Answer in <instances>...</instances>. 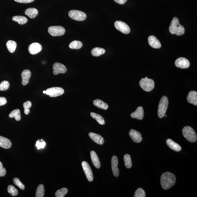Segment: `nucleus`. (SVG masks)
<instances>
[{
  "label": "nucleus",
  "instance_id": "f257e3e1",
  "mask_svg": "<svg viewBox=\"0 0 197 197\" xmlns=\"http://www.w3.org/2000/svg\"><path fill=\"white\" fill-rule=\"evenodd\" d=\"M176 182L175 176L170 172H165L161 177L160 183L162 189H168L175 184Z\"/></svg>",
  "mask_w": 197,
  "mask_h": 197
},
{
  "label": "nucleus",
  "instance_id": "f03ea898",
  "mask_svg": "<svg viewBox=\"0 0 197 197\" xmlns=\"http://www.w3.org/2000/svg\"><path fill=\"white\" fill-rule=\"evenodd\" d=\"M169 32L177 36L182 35L185 33V29L180 24L179 21L176 17H174L169 27Z\"/></svg>",
  "mask_w": 197,
  "mask_h": 197
},
{
  "label": "nucleus",
  "instance_id": "7ed1b4c3",
  "mask_svg": "<svg viewBox=\"0 0 197 197\" xmlns=\"http://www.w3.org/2000/svg\"><path fill=\"white\" fill-rule=\"evenodd\" d=\"M182 133L183 136L191 142H195L197 141V136L195 131L191 127L185 126L183 128Z\"/></svg>",
  "mask_w": 197,
  "mask_h": 197
},
{
  "label": "nucleus",
  "instance_id": "20e7f679",
  "mask_svg": "<svg viewBox=\"0 0 197 197\" xmlns=\"http://www.w3.org/2000/svg\"><path fill=\"white\" fill-rule=\"evenodd\" d=\"M168 98L166 96H163L161 99L158 107V115L160 118H162L165 116L168 107Z\"/></svg>",
  "mask_w": 197,
  "mask_h": 197
},
{
  "label": "nucleus",
  "instance_id": "39448f33",
  "mask_svg": "<svg viewBox=\"0 0 197 197\" xmlns=\"http://www.w3.org/2000/svg\"><path fill=\"white\" fill-rule=\"evenodd\" d=\"M140 87L145 91L150 92L155 87V82L152 79L147 78H142L140 81Z\"/></svg>",
  "mask_w": 197,
  "mask_h": 197
},
{
  "label": "nucleus",
  "instance_id": "423d86ee",
  "mask_svg": "<svg viewBox=\"0 0 197 197\" xmlns=\"http://www.w3.org/2000/svg\"><path fill=\"white\" fill-rule=\"evenodd\" d=\"M68 15L71 19L77 21H83L87 18V15L85 13L79 10H70Z\"/></svg>",
  "mask_w": 197,
  "mask_h": 197
},
{
  "label": "nucleus",
  "instance_id": "0eeeda50",
  "mask_svg": "<svg viewBox=\"0 0 197 197\" xmlns=\"http://www.w3.org/2000/svg\"><path fill=\"white\" fill-rule=\"evenodd\" d=\"M48 32L52 36H60L64 35L65 30L62 26H52L49 27L48 29Z\"/></svg>",
  "mask_w": 197,
  "mask_h": 197
},
{
  "label": "nucleus",
  "instance_id": "6e6552de",
  "mask_svg": "<svg viewBox=\"0 0 197 197\" xmlns=\"http://www.w3.org/2000/svg\"><path fill=\"white\" fill-rule=\"evenodd\" d=\"M45 91V94L51 97H56L62 96L64 92V90L63 88L58 87L49 88Z\"/></svg>",
  "mask_w": 197,
  "mask_h": 197
},
{
  "label": "nucleus",
  "instance_id": "1a4fd4ad",
  "mask_svg": "<svg viewBox=\"0 0 197 197\" xmlns=\"http://www.w3.org/2000/svg\"><path fill=\"white\" fill-rule=\"evenodd\" d=\"M114 26L118 30L123 34H128L130 32V27L123 22L117 21L115 22Z\"/></svg>",
  "mask_w": 197,
  "mask_h": 197
},
{
  "label": "nucleus",
  "instance_id": "9d476101",
  "mask_svg": "<svg viewBox=\"0 0 197 197\" xmlns=\"http://www.w3.org/2000/svg\"><path fill=\"white\" fill-rule=\"evenodd\" d=\"M81 165H82L83 171L85 172L87 180L90 182H92L93 180L94 177L90 165L86 161H83Z\"/></svg>",
  "mask_w": 197,
  "mask_h": 197
},
{
  "label": "nucleus",
  "instance_id": "9b49d317",
  "mask_svg": "<svg viewBox=\"0 0 197 197\" xmlns=\"http://www.w3.org/2000/svg\"><path fill=\"white\" fill-rule=\"evenodd\" d=\"M175 64L177 67L182 69H186L190 66V62L187 58L184 57H180L177 59L175 62Z\"/></svg>",
  "mask_w": 197,
  "mask_h": 197
},
{
  "label": "nucleus",
  "instance_id": "f8f14e48",
  "mask_svg": "<svg viewBox=\"0 0 197 197\" xmlns=\"http://www.w3.org/2000/svg\"><path fill=\"white\" fill-rule=\"evenodd\" d=\"M53 73L55 75L59 74H65L67 71V69L64 65L59 63H55L53 65Z\"/></svg>",
  "mask_w": 197,
  "mask_h": 197
},
{
  "label": "nucleus",
  "instance_id": "ddd939ff",
  "mask_svg": "<svg viewBox=\"0 0 197 197\" xmlns=\"http://www.w3.org/2000/svg\"><path fill=\"white\" fill-rule=\"evenodd\" d=\"M118 160L117 156H114L112 159V173L116 177L119 175V170L118 167Z\"/></svg>",
  "mask_w": 197,
  "mask_h": 197
},
{
  "label": "nucleus",
  "instance_id": "4468645a",
  "mask_svg": "<svg viewBox=\"0 0 197 197\" xmlns=\"http://www.w3.org/2000/svg\"><path fill=\"white\" fill-rule=\"evenodd\" d=\"M42 45L37 42H34L31 44L29 47V52L31 55H36L41 51Z\"/></svg>",
  "mask_w": 197,
  "mask_h": 197
},
{
  "label": "nucleus",
  "instance_id": "2eb2a0df",
  "mask_svg": "<svg viewBox=\"0 0 197 197\" xmlns=\"http://www.w3.org/2000/svg\"><path fill=\"white\" fill-rule=\"evenodd\" d=\"M129 135L134 142L139 143L142 141L141 134L139 131L132 129L129 133Z\"/></svg>",
  "mask_w": 197,
  "mask_h": 197
},
{
  "label": "nucleus",
  "instance_id": "dca6fc26",
  "mask_svg": "<svg viewBox=\"0 0 197 197\" xmlns=\"http://www.w3.org/2000/svg\"><path fill=\"white\" fill-rule=\"evenodd\" d=\"M131 117L133 118L141 120L144 117V110L142 106L137 107L134 112L131 113Z\"/></svg>",
  "mask_w": 197,
  "mask_h": 197
},
{
  "label": "nucleus",
  "instance_id": "f3484780",
  "mask_svg": "<svg viewBox=\"0 0 197 197\" xmlns=\"http://www.w3.org/2000/svg\"><path fill=\"white\" fill-rule=\"evenodd\" d=\"M149 45L154 48L159 49L161 47V43L157 38L153 36H149L148 39Z\"/></svg>",
  "mask_w": 197,
  "mask_h": 197
},
{
  "label": "nucleus",
  "instance_id": "a211bd4d",
  "mask_svg": "<svg viewBox=\"0 0 197 197\" xmlns=\"http://www.w3.org/2000/svg\"><path fill=\"white\" fill-rule=\"evenodd\" d=\"M187 100L189 103L197 106V92L192 90L189 92L187 96Z\"/></svg>",
  "mask_w": 197,
  "mask_h": 197
},
{
  "label": "nucleus",
  "instance_id": "6ab92c4d",
  "mask_svg": "<svg viewBox=\"0 0 197 197\" xmlns=\"http://www.w3.org/2000/svg\"><path fill=\"white\" fill-rule=\"evenodd\" d=\"M31 76V72L29 70H25L22 72V83L23 85H25L29 83Z\"/></svg>",
  "mask_w": 197,
  "mask_h": 197
},
{
  "label": "nucleus",
  "instance_id": "aec40b11",
  "mask_svg": "<svg viewBox=\"0 0 197 197\" xmlns=\"http://www.w3.org/2000/svg\"><path fill=\"white\" fill-rule=\"evenodd\" d=\"M89 136L90 139L97 144L101 145L105 142L103 138L101 135L90 132L89 134Z\"/></svg>",
  "mask_w": 197,
  "mask_h": 197
},
{
  "label": "nucleus",
  "instance_id": "412c9836",
  "mask_svg": "<svg viewBox=\"0 0 197 197\" xmlns=\"http://www.w3.org/2000/svg\"><path fill=\"white\" fill-rule=\"evenodd\" d=\"M90 156L93 164L96 168L99 169L101 167V162L97 154L94 151H91Z\"/></svg>",
  "mask_w": 197,
  "mask_h": 197
},
{
  "label": "nucleus",
  "instance_id": "4be33fe9",
  "mask_svg": "<svg viewBox=\"0 0 197 197\" xmlns=\"http://www.w3.org/2000/svg\"><path fill=\"white\" fill-rule=\"evenodd\" d=\"M167 144L170 148L174 151H180L182 148L179 145L174 142L172 140L170 139L167 140L166 141Z\"/></svg>",
  "mask_w": 197,
  "mask_h": 197
},
{
  "label": "nucleus",
  "instance_id": "5701e85b",
  "mask_svg": "<svg viewBox=\"0 0 197 197\" xmlns=\"http://www.w3.org/2000/svg\"><path fill=\"white\" fill-rule=\"evenodd\" d=\"M11 142L7 138L0 136V146L4 149H8L11 148Z\"/></svg>",
  "mask_w": 197,
  "mask_h": 197
},
{
  "label": "nucleus",
  "instance_id": "b1692460",
  "mask_svg": "<svg viewBox=\"0 0 197 197\" xmlns=\"http://www.w3.org/2000/svg\"><path fill=\"white\" fill-rule=\"evenodd\" d=\"M25 14L31 19H35L38 15V12L37 9L35 8H30L27 9L25 11Z\"/></svg>",
  "mask_w": 197,
  "mask_h": 197
},
{
  "label": "nucleus",
  "instance_id": "393cba45",
  "mask_svg": "<svg viewBox=\"0 0 197 197\" xmlns=\"http://www.w3.org/2000/svg\"><path fill=\"white\" fill-rule=\"evenodd\" d=\"M93 104L96 107L104 110H107L108 108L107 104L100 99L95 100L93 101Z\"/></svg>",
  "mask_w": 197,
  "mask_h": 197
},
{
  "label": "nucleus",
  "instance_id": "a878e982",
  "mask_svg": "<svg viewBox=\"0 0 197 197\" xmlns=\"http://www.w3.org/2000/svg\"><path fill=\"white\" fill-rule=\"evenodd\" d=\"M6 47L9 52L11 53H13L16 49L17 44L14 41L9 40L6 43Z\"/></svg>",
  "mask_w": 197,
  "mask_h": 197
},
{
  "label": "nucleus",
  "instance_id": "bb28decb",
  "mask_svg": "<svg viewBox=\"0 0 197 197\" xmlns=\"http://www.w3.org/2000/svg\"><path fill=\"white\" fill-rule=\"evenodd\" d=\"M9 117L10 118H14L17 121H20L21 117L20 110L17 109L13 110L9 114Z\"/></svg>",
  "mask_w": 197,
  "mask_h": 197
},
{
  "label": "nucleus",
  "instance_id": "cd10ccee",
  "mask_svg": "<svg viewBox=\"0 0 197 197\" xmlns=\"http://www.w3.org/2000/svg\"><path fill=\"white\" fill-rule=\"evenodd\" d=\"M90 115L93 118L96 119L99 124L102 125L105 124V119L101 115L93 112L90 113Z\"/></svg>",
  "mask_w": 197,
  "mask_h": 197
},
{
  "label": "nucleus",
  "instance_id": "c85d7f7f",
  "mask_svg": "<svg viewBox=\"0 0 197 197\" xmlns=\"http://www.w3.org/2000/svg\"><path fill=\"white\" fill-rule=\"evenodd\" d=\"M12 19L13 21L18 23L20 25H24L28 22V19L26 17L23 16H15L13 17Z\"/></svg>",
  "mask_w": 197,
  "mask_h": 197
},
{
  "label": "nucleus",
  "instance_id": "c756f323",
  "mask_svg": "<svg viewBox=\"0 0 197 197\" xmlns=\"http://www.w3.org/2000/svg\"><path fill=\"white\" fill-rule=\"evenodd\" d=\"M105 49L100 48V47H96L92 49L91 54L93 56L98 57L103 55L105 53Z\"/></svg>",
  "mask_w": 197,
  "mask_h": 197
},
{
  "label": "nucleus",
  "instance_id": "7c9ffc66",
  "mask_svg": "<svg viewBox=\"0 0 197 197\" xmlns=\"http://www.w3.org/2000/svg\"><path fill=\"white\" fill-rule=\"evenodd\" d=\"M124 165L127 168L130 169L132 166L131 156L129 154H126L124 156Z\"/></svg>",
  "mask_w": 197,
  "mask_h": 197
},
{
  "label": "nucleus",
  "instance_id": "2f4dec72",
  "mask_svg": "<svg viewBox=\"0 0 197 197\" xmlns=\"http://www.w3.org/2000/svg\"><path fill=\"white\" fill-rule=\"evenodd\" d=\"M45 194V189L44 185L40 184L38 185L36 189V197H43Z\"/></svg>",
  "mask_w": 197,
  "mask_h": 197
},
{
  "label": "nucleus",
  "instance_id": "473e14b6",
  "mask_svg": "<svg viewBox=\"0 0 197 197\" xmlns=\"http://www.w3.org/2000/svg\"><path fill=\"white\" fill-rule=\"evenodd\" d=\"M82 42L79 41H74L69 45V48L72 49H80L82 47Z\"/></svg>",
  "mask_w": 197,
  "mask_h": 197
},
{
  "label": "nucleus",
  "instance_id": "72a5a7b5",
  "mask_svg": "<svg viewBox=\"0 0 197 197\" xmlns=\"http://www.w3.org/2000/svg\"><path fill=\"white\" fill-rule=\"evenodd\" d=\"M68 192V190L67 188H63L56 192L55 196L56 197H64Z\"/></svg>",
  "mask_w": 197,
  "mask_h": 197
},
{
  "label": "nucleus",
  "instance_id": "f704fd0d",
  "mask_svg": "<svg viewBox=\"0 0 197 197\" xmlns=\"http://www.w3.org/2000/svg\"><path fill=\"white\" fill-rule=\"evenodd\" d=\"M32 104L30 101H28L23 104L24 108V113L26 115H28L30 112V108L31 107Z\"/></svg>",
  "mask_w": 197,
  "mask_h": 197
},
{
  "label": "nucleus",
  "instance_id": "c9c22d12",
  "mask_svg": "<svg viewBox=\"0 0 197 197\" xmlns=\"http://www.w3.org/2000/svg\"><path fill=\"white\" fill-rule=\"evenodd\" d=\"M10 87V83L7 81H3L0 84V90L4 91L8 89Z\"/></svg>",
  "mask_w": 197,
  "mask_h": 197
},
{
  "label": "nucleus",
  "instance_id": "e433bc0d",
  "mask_svg": "<svg viewBox=\"0 0 197 197\" xmlns=\"http://www.w3.org/2000/svg\"><path fill=\"white\" fill-rule=\"evenodd\" d=\"M134 196V197H145V192L142 188H139L135 191Z\"/></svg>",
  "mask_w": 197,
  "mask_h": 197
},
{
  "label": "nucleus",
  "instance_id": "4c0bfd02",
  "mask_svg": "<svg viewBox=\"0 0 197 197\" xmlns=\"http://www.w3.org/2000/svg\"><path fill=\"white\" fill-rule=\"evenodd\" d=\"M8 191L11 195L15 196L18 195L19 192L18 190L13 185H10L8 187Z\"/></svg>",
  "mask_w": 197,
  "mask_h": 197
},
{
  "label": "nucleus",
  "instance_id": "58836bf2",
  "mask_svg": "<svg viewBox=\"0 0 197 197\" xmlns=\"http://www.w3.org/2000/svg\"><path fill=\"white\" fill-rule=\"evenodd\" d=\"M13 182L15 185L19 187L21 190H24L25 189V185L22 184L21 181L17 178H14Z\"/></svg>",
  "mask_w": 197,
  "mask_h": 197
},
{
  "label": "nucleus",
  "instance_id": "ea45409f",
  "mask_svg": "<svg viewBox=\"0 0 197 197\" xmlns=\"http://www.w3.org/2000/svg\"><path fill=\"white\" fill-rule=\"evenodd\" d=\"M46 143L45 141H43L42 142H40L39 140L36 142V146L37 147L38 149H43L45 148Z\"/></svg>",
  "mask_w": 197,
  "mask_h": 197
},
{
  "label": "nucleus",
  "instance_id": "a19ab883",
  "mask_svg": "<svg viewBox=\"0 0 197 197\" xmlns=\"http://www.w3.org/2000/svg\"><path fill=\"white\" fill-rule=\"evenodd\" d=\"M6 173V169L3 167V165L0 161V177H3L5 176Z\"/></svg>",
  "mask_w": 197,
  "mask_h": 197
},
{
  "label": "nucleus",
  "instance_id": "79ce46f5",
  "mask_svg": "<svg viewBox=\"0 0 197 197\" xmlns=\"http://www.w3.org/2000/svg\"><path fill=\"white\" fill-rule=\"evenodd\" d=\"M16 2L19 3H31L35 0H14Z\"/></svg>",
  "mask_w": 197,
  "mask_h": 197
},
{
  "label": "nucleus",
  "instance_id": "37998d69",
  "mask_svg": "<svg viewBox=\"0 0 197 197\" xmlns=\"http://www.w3.org/2000/svg\"><path fill=\"white\" fill-rule=\"evenodd\" d=\"M7 101L5 98L3 97H0V106L5 105L7 103Z\"/></svg>",
  "mask_w": 197,
  "mask_h": 197
},
{
  "label": "nucleus",
  "instance_id": "c03bdc74",
  "mask_svg": "<svg viewBox=\"0 0 197 197\" xmlns=\"http://www.w3.org/2000/svg\"><path fill=\"white\" fill-rule=\"evenodd\" d=\"M114 1L117 3L123 4L125 3L127 0H114Z\"/></svg>",
  "mask_w": 197,
  "mask_h": 197
},
{
  "label": "nucleus",
  "instance_id": "a18cd8bd",
  "mask_svg": "<svg viewBox=\"0 0 197 197\" xmlns=\"http://www.w3.org/2000/svg\"><path fill=\"white\" fill-rule=\"evenodd\" d=\"M45 92H46V91H45V90H44V91H43V93L44 94H45Z\"/></svg>",
  "mask_w": 197,
  "mask_h": 197
}]
</instances>
